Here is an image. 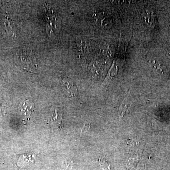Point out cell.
I'll use <instances>...</instances> for the list:
<instances>
[{
	"mask_svg": "<svg viewBox=\"0 0 170 170\" xmlns=\"http://www.w3.org/2000/svg\"><path fill=\"white\" fill-rule=\"evenodd\" d=\"M18 55L21 65L25 71L33 72L37 69L36 58L32 52L28 50H22Z\"/></svg>",
	"mask_w": 170,
	"mask_h": 170,
	"instance_id": "1",
	"label": "cell"
},
{
	"mask_svg": "<svg viewBox=\"0 0 170 170\" xmlns=\"http://www.w3.org/2000/svg\"><path fill=\"white\" fill-rule=\"evenodd\" d=\"M34 107L33 102L29 100H26L20 104L19 111L23 115L28 116L33 112Z\"/></svg>",
	"mask_w": 170,
	"mask_h": 170,
	"instance_id": "2",
	"label": "cell"
},
{
	"mask_svg": "<svg viewBox=\"0 0 170 170\" xmlns=\"http://www.w3.org/2000/svg\"><path fill=\"white\" fill-rule=\"evenodd\" d=\"M62 85L68 94L72 97H75L77 94V88L71 79L65 78L62 81Z\"/></svg>",
	"mask_w": 170,
	"mask_h": 170,
	"instance_id": "3",
	"label": "cell"
},
{
	"mask_svg": "<svg viewBox=\"0 0 170 170\" xmlns=\"http://www.w3.org/2000/svg\"><path fill=\"white\" fill-rule=\"evenodd\" d=\"M150 65L153 70L159 74H165V68L163 64L158 62L152 60L150 61Z\"/></svg>",
	"mask_w": 170,
	"mask_h": 170,
	"instance_id": "4",
	"label": "cell"
},
{
	"mask_svg": "<svg viewBox=\"0 0 170 170\" xmlns=\"http://www.w3.org/2000/svg\"><path fill=\"white\" fill-rule=\"evenodd\" d=\"M50 121L52 124L54 126L56 127V128L60 127L61 123V115L57 110L53 112L52 115L51 117Z\"/></svg>",
	"mask_w": 170,
	"mask_h": 170,
	"instance_id": "5",
	"label": "cell"
},
{
	"mask_svg": "<svg viewBox=\"0 0 170 170\" xmlns=\"http://www.w3.org/2000/svg\"><path fill=\"white\" fill-rule=\"evenodd\" d=\"M99 164L101 168L103 170H111L110 165L109 162L103 159H99Z\"/></svg>",
	"mask_w": 170,
	"mask_h": 170,
	"instance_id": "6",
	"label": "cell"
},
{
	"mask_svg": "<svg viewBox=\"0 0 170 170\" xmlns=\"http://www.w3.org/2000/svg\"><path fill=\"white\" fill-rule=\"evenodd\" d=\"M127 109V107L126 105H124L123 106L122 105V106L120 107V111H119V116H120V119H122Z\"/></svg>",
	"mask_w": 170,
	"mask_h": 170,
	"instance_id": "7",
	"label": "cell"
},
{
	"mask_svg": "<svg viewBox=\"0 0 170 170\" xmlns=\"http://www.w3.org/2000/svg\"><path fill=\"white\" fill-rule=\"evenodd\" d=\"M90 127V124L88 123H85L82 129V132H86L89 129Z\"/></svg>",
	"mask_w": 170,
	"mask_h": 170,
	"instance_id": "8",
	"label": "cell"
},
{
	"mask_svg": "<svg viewBox=\"0 0 170 170\" xmlns=\"http://www.w3.org/2000/svg\"><path fill=\"white\" fill-rule=\"evenodd\" d=\"M167 56H168V58L170 59V51H168V52H167Z\"/></svg>",
	"mask_w": 170,
	"mask_h": 170,
	"instance_id": "9",
	"label": "cell"
},
{
	"mask_svg": "<svg viewBox=\"0 0 170 170\" xmlns=\"http://www.w3.org/2000/svg\"></svg>",
	"mask_w": 170,
	"mask_h": 170,
	"instance_id": "10",
	"label": "cell"
}]
</instances>
